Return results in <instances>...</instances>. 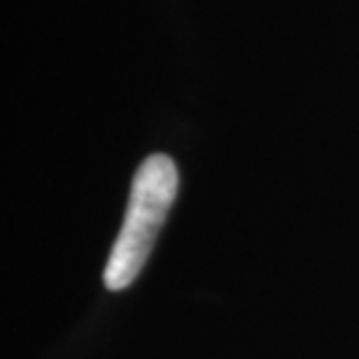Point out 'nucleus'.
Segmentation results:
<instances>
[{
  "label": "nucleus",
  "mask_w": 359,
  "mask_h": 359,
  "mask_svg": "<svg viewBox=\"0 0 359 359\" xmlns=\"http://www.w3.org/2000/svg\"><path fill=\"white\" fill-rule=\"evenodd\" d=\"M177 166L168 154L147 156L135 170L124 222L105 264L107 290L121 292L140 276L177 196Z\"/></svg>",
  "instance_id": "nucleus-1"
}]
</instances>
